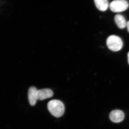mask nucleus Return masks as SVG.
I'll return each mask as SVG.
<instances>
[{
	"label": "nucleus",
	"mask_w": 129,
	"mask_h": 129,
	"mask_svg": "<svg viewBox=\"0 0 129 129\" xmlns=\"http://www.w3.org/2000/svg\"><path fill=\"white\" fill-rule=\"evenodd\" d=\"M47 108L50 113L56 117H60L62 116L65 109L63 103L58 100L50 101L47 104Z\"/></svg>",
	"instance_id": "1"
},
{
	"label": "nucleus",
	"mask_w": 129,
	"mask_h": 129,
	"mask_svg": "<svg viewBox=\"0 0 129 129\" xmlns=\"http://www.w3.org/2000/svg\"><path fill=\"white\" fill-rule=\"evenodd\" d=\"M107 45L108 48L111 51H118L122 49L123 43L120 37L117 36L112 35L107 39Z\"/></svg>",
	"instance_id": "2"
},
{
	"label": "nucleus",
	"mask_w": 129,
	"mask_h": 129,
	"mask_svg": "<svg viewBox=\"0 0 129 129\" xmlns=\"http://www.w3.org/2000/svg\"><path fill=\"white\" fill-rule=\"evenodd\" d=\"M129 7L128 3L125 0H115L110 3L109 7L114 12L124 11Z\"/></svg>",
	"instance_id": "3"
},
{
	"label": "nucleus",
	"mask_w": 129,
	"mask_h": 129,
	"mask_svg": "<svg viewBox=\"0 0 129 129\" xmlns=\"http://www.w3.org/2000/svg\"><path fill=\"white\" fill-rule=\"evenodd\" d=\"M124 114L120 110H114L109 114V117L111 121L115 123L122 122L124 119Z\"/></svg>",
	"instance_id": "4"
},
{
	"label": "nucleus",
	"mask_w": 129,
	"mask_h": 129,
	"mask_svg": "<svg viewBox=\"0 0 129 129\" xmlns=\"http://www.w3.org/2000/svg\"><path fill=\"white\" fill-rule=\"evenodd\" d=\"M53 91L50 89H44L38 90L37 99L40 101L50 98L53 96Z\"/></svg>",
	"instance_id": "5"
},
{
	"label": "nucleus",
	"mask_w": 129,
	"mask_h": 129,
	"mask_svg": "<svg viewBox=\"0 0 129 129\" xmlns=\"http://www.w3.org/2000/svg\"><path fill=\"white\" fill-rule=\"evenodd\" d=\"M38 90L34 86L30 87L28 91V98L30 105L34 106L36 104L37 100Z\"/></svg>",
	"instance_id": "6"
},
{
	"label": "nucleus",
	"mask_w": 129,
	"mask_h": 129,
	"mask_svg": "<svg viewBox=\"0 0 129 129\" xmlns=\"http://www.w3.org/2000/svg\"><path fill=\"white\" fill-rule=\"evenodd\" d=\"M115 22L119 28L123 29L127 26V22L124 17L121 14H117L114 17Z\"/></svg>",
	"instance_id": "7"
},
{
	"label": "nucleus",
	"mask_w": 129,
	"mask_h": 129,
	"mask_svg": "<svg viewBox=\"0 0 129 129\" xmlns=\"http://www.w3.org/2000/svg\"><path fill=\"white\" fill-rule=\"evenodd\" d=\"M94 2L97 8L101 11H105L108 8L109 3L107 0H95Z\"/></svg>",
	"instance_id": "8"
},
{
	"label": "nucleus",
	"mask_w": 129,
	"mask_h": 129,
	"mask_svg": "<svg viewBox=\"0 0 129 129\" xmlns=\"http://www.w3.org/2000/svg\"><path fill=\"white\" fill-rule=\"evenodd\" d=\"M127 30H128V32H129V21H128L127 22Z\"/></svg>",
	"instance_id": "9"
},
{
	"label": "nucleus",
	"mask_w": 129,
	"mask_h": 129,
	"mask_svg": "<svg viewBox=\"0 0 129 129\" xmlns=\"http://www.w3.org/2000/svg\"><path fill=\"white\" fill-rule=\"evenodd\" d=\"M128 61L129 64V52L128 53Z\"/></svg>",
	"instance_id": "10"
}]
</instances>
